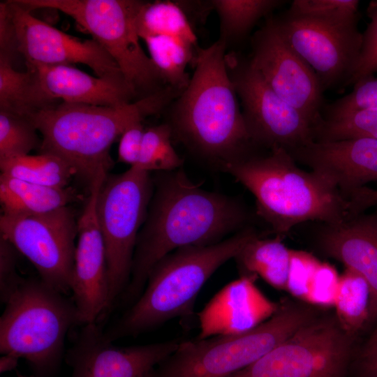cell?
<instances>
[{"mask_svg":"<svg viewBox=\"0 0 377 377\" xmlns=\"http://www.w3.org/2000/svg\"><path fill=\"white\" fill-rule=\"evenodd\" d=\"M147 217L137 239L129 283L120 297L133 304L142 294L154 265L188 246L216 244L251 226L252 215L238 198L206 191L182 168L156 172Z\"/></svg>","mask_w":377,"mask_h":377,"instance_id":"1","label":"cell"},{"mask_svg":"<svg viewBox=\"0 0 377 377\" xmlns=\"http://www.w3.org/2000/svg\"><path fill=\"white\" fill-rule=\"evenodd\" d=\"M226 50L219 38L200 48L189 84L167 108L166 122L172 138L221 170L258 150L248 132L228 73Z\"/></svg>","mask_w":377,"mask_h":377,"instance_id":"2","label":"cell"},{"mask_svg":"<svg viewBox=\"0 0 377 377\" xmlns=\"http://www.w3.org/2000/svg\"><path fill=\"white\" fill-rule=\"evenodd\" d=\"M183 91L167 86L116 107L61 101L29 119L42 135L39 153L66 161L89 192L113 166L110 154L113 142L131 125L165 111Z\"/></svg>","mask_w":377,"mask_h":377,"instance_id":"3","label":"cell"},{"mask_svg":"<svg viewBox=\"0 0 377 377\" xmlns=\"http://www.w3.org/2000/svg\"><path fill=\"white\" fill-rule=\"evenodd\" d=\"M290 153L274 148L226 165L254 196L256 213L279 237L309 221L334 224L351 217L349 202L316 172L297 165Z\"/></svg>","mask_w":377,"mask_h":377,"instance_id":"4","label":"cell"},{"mask_svg":"<svg viewBox=\"0 0 377 377\" xmlns=\"http://www.w3.org/2000/svg\"><path fill=\"white\" fill-rule=\"evenodd\" d=\"M258 235L249 226L216 244L184 246L167 254L150 270L138 300L104 330L105 337L111 341L136 337L172 318L188 316L209 277Z\"/></svg>","mask_w":377,"mask_h":377,"instance_id":"5","label":"cell"},{"mask_svg":"<svg viewBox=\"0 0 377 377\" xmlns=\"http://www.w3.org/2000/svg\"><path fill=\"white\" fill-rule=\"evenodd\" d=\"M77 325L72 297L40 278H24L0 318V352L27 360L36 377H51L64 357L66 337Z\"/></svg>","mask_w":377,"mask_h":377,"instance_id":"6","label":"cell"},{"mask_svg":"<svg viewBox=\"0 0 377 377\" xmlns=\"http://www.w3.org/2000/svg\"><path fill=\"white\" fill-rule=\"evenodd\" d=\"M316 317L308 304L283 300L272 317L248 332L180 341L150 377H229Z\"/></svg>","mask_w":377,"mask_h":377,"instance_id":"7","label":"cell"},{"mask_svg":"<svg viewBox=\"0 0 377 377\" xmlns=\"http://www.w3.org/2000/svg\"><path fill=\"white\" fill-rule=\"evenodd\" d=\"M18 1L32 9H54L71 16L114 59L138 98L167 87L139 41L135 20L143 1Z\"/></svg>","mask_w":377,"mask_h":377,"instance_id":"8","label":"cell"},{"mask_svg":"<svg viewBox=\"0 0 377 377\" xmlns=\"http://www.w3.org/2000/svg\"><path fill=\"white\" fill-rule=\"evenodd\" d=\"M153 190L150 172L133 166L119 174H108L99 188L96 212L106 251L110 288L107 316L129 283L138 236Z\"/></svg>","mask_w":377,"mask_h":377,"instance_id":"9","label":"cell"},{"mask_svg":"<svg viewBox=\"0 0 377 377\" xmlns=\"http://www.w3.org/2000/svg\"><path fill=\"white\" fill-rule=\"evenodd\" d=\"M353 336L336 316L316 317L229 377H348Z\"/></svg>","mask_w":377,"mask_h":377,"instance_id":"10","label":"cell"},{"mask_svg":"<svg viewBox=\"0 0 377 377\" xmlns=\"http://www.w3.org/2000/svg\"><path fill=\"white\" fill-rule=\"evenodd\" d=\"M225 59L246 126L258 149L281 148L290 152L313 141L312 123L275 93L249 57L231 52Z\"/></svg>","mask_w":377,"mask_h":377,"instance_id":"11","label":"cell"},{"mask_svg":"<svg viewBox=\"0 0 377 377\" xmlns=\"http://www.w3.org/2000/svg\"><path fill=\"white\" fill-rule=\"evenodd\" d=\"M78 234V219L69 206L43 214L0 216V235L35 267L39 278L68 295Z\"/></svg>","mask_w":377,"mask_h":377,"instance_id":"12","label":"cell"},{"mask_svg":"<svg viewBox=\"0 0 377 377\" xmlns=\"http://www.w3.org/2000/svg\"><path fill=\"white\" fill-rule=\"evenodd\" d=\"M274 17L287 42L316 73L323 91L344 87L361 50L359 19L313 18L287 10Z\"/></svg>","mask_w":377,"mask_h":377,"instance_id":"13","label":"cell"},{"mask_svg":"<svg viewBox=\"0 0 377 377\" xmlns=\"http://www.w3.org/2000/svg\"><path fill=\"white\" fill-rule=\"evenodd\" d=\"M252 66L283 101L313 124L320 117L323 91L313 69L294 51L274 15L265 18L251 39Z\"/></svg>","mask_w":377,"mask_h":377,"instance_id":"14","label":"cell"},{"mask_svg":"<svg viewBox=\"0 0 377 377\" xmlns=\"http://www.w3.org/2000/svg\"><path fill=\"white\" fill-rule=\"evenodd\" d=\"M17 49L31 66H88L101 77L124 78L110 54L95 39H80L39 20L18 0L6 1Z\"/></svg>","mask_w":377,"mask_h":377,"instance_id":"15","label":"cell"},{"mask_svg":"<svg viewBox=\"0 0 377 377\" xmlns=\"http://www.w3.org/2000/svg\"><path fill=\"white\" fill-rule=\"evenodd\" d=\"M104 335L99 322L81 325L65 360L71 377H150L180 341L119 347Z\"/></svg>","mask_w":377,"mask_h":377,"instance_id":"16","label":"cell"},{"mask_svg":"<svg viewBox=\"0 0 377 377\" xmlns=\"http://www.w3.org/2000/svg\"><path fill=\"white\" fill-rule=\"evenodd\" d=\"M106 176L97 179L91 187L78 218L71 293L80 325L100 323L108 313L110 288L106 251L96 212L98 192Z\"/></svg>","mask_w":377,"mask_h":377,"instance_id":"17","label":"cell"},{"mask_svg":"<svg viewBox=\"0 0 377 377\" xmlns=\"http://www.w3.org/2000/svg\"><path fill=\"white\" fill-rule=\"evenodd\" d=\"M297 163L327 180L347 199L377 180V140L311 141L289 152Z\"/></svg>","mask_w":377,"mask_h":377,"instance_id":"18","label":"cell"},{"mask_svg":"<svg viewBox=\"0 0 377 377\" xmlns=\"http://www.w3.org/2000/svg\"><path fill=\"white\" fill-rule=\"evenodd\" d=\"M256 275H243L223 288L198 314V339L248 332L272 317L279 307L257 287Z\"/></svg>","mask_w":377,"mask_h":377,"instance_id":"19","label":"cell"},{"mask_svg":"<svg viewBox=\"0 0 377 377\" xmlns=\"http://www.w3.org/2000/svg\"><path fill=\"white\" fill-rule=\"evenodd\" d=\"M318 244L327 256L365 279L371 293L370 323L377 321V216L360 214L325 224Z\"/></svg>","mask_w":377,"mask_h":377,"instance_id":"20","label":"cell"},{"mask_svg":"<svg viewBox=\"0 0 377 377\" xmlns=\"http://www.w3.org/2000/svg\"><path fill=\"white\" fill-rule=\"evenodd\" d=\"M38 74L44 91L63 102L116 107L138 98L124 78L90 75L73 66H31Z\"/></svg>","mask_w":377,"mask_h":377,"instance_id":"21","label":"cell"},{"mask_svg":"<svg viewBox=\"0 0 377 377\" xmlns=\"http://www.w3.org/2000/svg\"><path fill=\"white\" fill-rule=\"evenodd\" d=\"M82 199L71 186L57 188L36 184L0 175V202L3 214L50 212Z\"/></svg>","mask_w":377,"mask_h":377,"instance_id":"22","label":"cell"},{"mask_svg":"<svg viewBox=\"0 0 377 377\" xmlns=\"http://www.w3.org/2000/svg\"><path fill=\"white\" fill-rule=\"evenodd\" d=\"M13 61L0 56V112L29 118L61 102L44 91L34 68L18 71Z\"/></svg>","mask_w":377,"mask_h":377,"instance_id":"23","label":"cell"},{"mask_svg":"<svg viewBox=\"0 0 377 377\" xmlns=\"http://www.w3.org/2000/svg\"><path fill=\"white\" fill-rule=\"evenodd\" d=\"M292 249L280 237L250 239L235 257L241 276L256 275L278 290H286Z\"/></svg>","mask_w":377,"mask_h":377,"instance_id":"24","label":"cell"},{"mask_svg":"<svg viewBox=\"0 0 377 377\" xmlns=\"http://www.w3.org/2000/svg\"><path fill=\"white\" fill-rule=\"evenodd\" d=\"M143 40L149 57L165 84L184 90L191 80L186 68L189 64L194 66L200 48L198 40L172 34L151 36Z\"/></svg>","mask_w":377,"mask_h":377,"instance_id":"25","label":"cell"},{"mask_svg":"<svg viewBox=\"0 0 377 377\" xmlns=\"http://www.w3.org/2000/svg\"><path fill=\"white\" fill-rule=\"evenodd\" d=\"M285 3L283 0H211L219 16V39L227 45L243 40L256 24Z\"/></svg>","mask_w":377,"mask_h":377,"instance_id":"26","label":"cell"},{"mask_svg":"<svg viewBox=\"0 0 377 377\" xmlns=\"http://www.w3.org/2000/svg\"><path fill=\"white\" fill-rule=\"evenodd\" d=\"M1 173L24 182L57 188L68 186L74 169L54 154L39 153L0 161Z\"/></svg>","mask_w":377,"mask_h":377,"instance_id":"27","label":"cell"},{"mask_svg":"<svg viewBox=\"0 0 377 377\" xmlns=\"http://www.w3.org/2000/svg\"><path fill=\"white\" fill-rule=\"evenodd\" d=\"M371 293L364 277L346 269L339 276L334 306L341 327L355 335L370 323Z\"/></svg>","mask_w":377,"mask_h":377,"instance_id":"28","label":"cell"},{"mask_svg":"<svg viewBox=\"0 0 377 377\" xmlns=\"http://www.w3.org/2000/svg\"><path fill=\"white\" fill-rule=\"evenodd\" d=\"M135 26L142 39L172 34L197 40L193 26L177 1H144L138 13Z\"/></svg>","mask_w":377,"mask_h":377,"instance_id":"29","label":"cell"},{"mask_svg":"<svg viewBox=\"0 0 377 377\" xmlns=\"http://www.w3.org/2000/svg\"><path fill=\"white\" fill-rule=\"evenodd\" d=\"M359 138L377 140V108L358 109L328 117L320 116L313 126L314 142Z\"/></svg>","mask_w":377,"mask_h":377,"instance_id":"30","label":"cell"},{"mask_svg":"<svg viewBox=\"0 0 377 377\" xmlns=\"http://www.w3.org/2000/svg\"><path fill=\"white\" fill-rule=\"evenodd\" d=\"M172 138L171 128L166 122L145 129L139 160L133 167L149 172L182 168L183 159L175 151Z\"/></svg>","mask_w":377,"mask_h":377,"instance_id":"31","label":"cell"},{"mask_svg":"<svg viewBox=\"0 0 377 377\" xmlns=\"http://www.w3.org/2000/svg\"><path fill=\"white\" fill-rule=\"evenodd\" d=\"M37 131L29 118L0 112V161L26 156L40 149L41 140Z\"/></svg>","mask_w":377,"mask_h":377,"instance_id":"32","label":"cell"},{"mask_svg":"<svg viewBox=\"0 0 377 377\" xmlns=\"http://www.w3.org/2000/svg\"><path fill=\"white\" fill-rule=\"evenodd\" d=\"M358 0H294L289 13L313 18L355 20L358 18Z\"/></svg>","mask_w":377,"mask_h":377,"instance_id":"33","label":"cell"},{"mask_svg":"<svg viewBox=\"0 0 377 377\" xmlns=\"http://www.w3.org/2000/svg\"><path fill=\"white\" fill-rule=\"evenodd\" d=\"M367 14L370 21L362 33L358 59L344 87L377 73V0L369 3Z\"/></svg>","mask_w":377,"mask_h":377,"instance_id":"34","label":"cell"},{"mask_svg":"<svg viewBox=\"0 0 377 377\" xmlns=\"http://www.w3.org/2000/svg\"><path fill=\"white\" fill-rule=\"evenodd\" d=\"M364 108H377V77L374 75L357 82L348 94L330 104H324L321 117Z\"/></svg>","mask_w":377,"mask_h":377,"instance_id":"35","label":"cell"},{"mask_svg":"<svg viewBox=\"0 0 377 377\" xmlns=\"http://www.w3.org/2000/svg\"><path fill=\"white\" fill-rule=\"evenodd\" d=\"M320 262L306 251L292 249L286 290L306 303L309 288Z\"/></svg>","mask_w":377,"mask_h":377,"instance_id":"36","label":"cell"},{"mask_svg":"<svg viewBox=\"0 0 377 377\" xmlns=\"http://www.w3.org/2000/svg\"><path fill=\"white\" fill-rule=\"evenodd\" d=\"M339 276L333 266L320 261L314 273L306 303L323 307L334 306Z\"/></svg>","mask_w":377,"mask_h":377,"instance_id":"37","label":"cell"},{"mask_svg":"<svg viewBox=\"0 0 377 377\" xmlns=\"http://www.w3.org/2000/svg\"><path fill=\"white\" fill-rule=\"evenodd\" d=\"M19 254L10 242L0 235V300L5 304L24 280L17 272Z\"/></svg>","mask_w":377,"mask_h":377,"instance_id":"38","label":"cell"},{"mask_svg":"<svg viewBox=\"0 0 377 377\" xmlns=\"http://www.w3.org/2000/svg\"><path fill=\"white\" fill-rule=\"evenodd\" d=\"M145 129L142 122L129 126L120 136L117 161L135 166L139 160Z\"/></svg>","mask_w":377,"mask_h":377,"instance_id":"39","label":"cell"},{"mask_svg":"<svg viewBox=\"0 0 377 377\" xmlns=\"http://www.w3.org/2000/svg\"><path fill=\"white\" fill-rule=\"evenodd\" d=\"M351 370L355 377H377V325L357 354L353 356Z\"/></svg>","mask_w":377,"mask_h":377,"instance_id":"40","label":"cell"},{"mask_svg":"<svg viewBox=\"0 0 377 377\" xmlns=\"http://www.w3.org/2000/svg\"><path fill=\"white\" fill-rule=\"evenodd\" d=\"M348 202L353 215L362 214L365 209L377 205V189L364 187L350 197Z\"/></svg>","mask_w":377,"mask_h":377,"instance_id":"41","label":"cell"},{"mask_svg":"<svg viewBox=\"0 0 377 377\" xmlns=\"http://www.w3.org/2000/svg\"><path fill=\"white\" fill-rule=\"evenodd\" d=\"M19 357L12 354H2L0 358V372L4 373L15 369Z\"/></svg>","mask_w":377,"mask_h":377,"instance_id":"42","label":"cell"},{"mask_svg":"<svg viewBox=\"0 0 377 377\" xmlns=\"http://www.w3.org/2000/svg\"><path fill=\"white\" fill-rule=\"evenodd\" d=\"M17 376L18 377H29V376H25V375L20 374H17Z\"/></svg>","mask_w":377,"mask_h":377,"instance_id":"43","label":"cell"},{"mask_svg":"<svg viewBox=\"0 0 377 377\" xmlns=\"http://www.w3.org/2000/svg\"><path fill=\"white\" fill-rule=\"evenodd\" d=\"M29 377H36L34 375L29 376Z\"/></svg>","mask_w":377,"mask_h":377,"instance_id":"44","label":"cell"}]
</instances>
